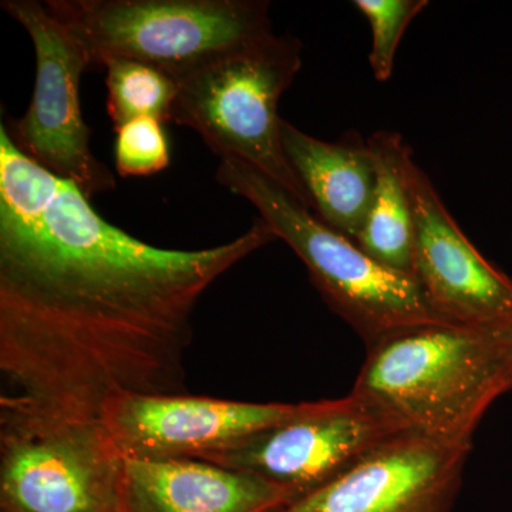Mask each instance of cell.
<instances>
[{
    "instance_id": "11",
    "label": "cell",
    "mask_w": 512,
    "mask_h": 512,
    "mask_svg": "<svg viewBox=\"0 0 512 512\" xmlns=\"http://www.w3.org/2000/svg\"><path fill=\"white\" fill-rule=\"evenodd\" d=\"M296 404L212 397L124 396L101 421L124 460H204L292 416Z\"/></svg>"
},
{
    "instance_id": "5",
    "label": "cell",
    "mask_w": 512,
    "mask_h": 512,
    "mask_svg": "<svg viewBox=\"0 0 512 512\" xmlns=\"http://www.w3.org/2000/svg\"><path fill=\"white\" fill-rule=\"evenodd\" d=\"M301 40L272 35L178 80L170 123L191 128L215 156L261 171L312 210L282 146L279 101L302 69Z\"/></svg>"
},
{
    "instance_id": "3",
    "label": "cell",
    "mask_w": 512,
    "mask_h": 512,
    "mask_svg": "<svg viewBox=\"0 0 512 512\" xmlns=\"http://www.w3.org/2000/svg\"><path fill=\"white\" fill-rule=\"evenodd\" d=\"M215 180L254 205L276 239L288 244L308 268L323 301L356 330L366 346L407 326L444 322L413 276L379 264L268 175L225 158Z\"/></svg>"
},
{
    "instance_id": "13",
    "label": "cell",
    "mask_w": 512,
    "mask_h": 512,
    "mask_svg": "<svg viewBox=\"0 0 512 512\" xmlns=\"http://www.w3.org/2000/svg\"><path fill=\"white\" fill-rule=\"evenodd\" d=\"M282 146L320 221L355 241L376 185V157L356 133L330 143L282 119Z\"/></svg>"
},
{
    "instance_id": "17",
    "label": "cell",
    "mask_w": 512,
    "mask_h": 512,
    "mask_svg": "<svg viewBox=\"0 0 512 512\" xmlns=\"http://www.w3.org/2000/svg\"><path fill=\"white\" fill-rule=\"evenodd\" d=\"M170 161V141L160 120L143 117L116 128L114 167L120 177H150Z\"/></svg>"
},
{
    "instance_id": "18",
    "label": "cell",
    "mask_w": 512,
    "mask_h": 512,
    "mask_svg": "<svg viewBox=\"0 0 512 512\" xmlns=\"http://www.w3.org/2000/svg\"><path fill=\"white\" fill-rule=\"evenodd\" d=\"M500 332L501 340H503L505 350H507L508 360L512 370V319L510 322L505 323L501 328H497Z\"/></svg>"
},
{
    "instance_id": "14",
    "label": "cell",
    "mask_w": 512,
    "mask_h": 512,
    "mask_svg": "<svg viewBox=\"0 0 512 512\" xmlns=\"http://www.w3.org/2000/svg\"><path fill=\"white\" fill-rule=\"evenodd\" d=\"M367 141L376 157V185L355 242L379 264L413 276L414 217L404 175L410 147L392 131H379Z\"/></svg>"
},
{
    "instance_id": "6",
    "label": "cell",
    "mask_w": 512,
    "mask_h": 512,
    "mask_svg": "<svg viewBox=\"0 0 512 512\" xmlns=\"http://www.w3.org/2000/svg\"><path fill=\"white\" fill-rule=\"evenodd\" d=\"M124 466L101 420H0V512H120Z\"/></svg>"
},
{
    "instance_id": "15",
    "label": "cell",
    "mask_w": 512,
    "mask_h": 512,
    "mask_svg": "<svg viewBox=\"0 0 512 512\" xmlns=\"http://www.w3.org/2000/svg\"><path fill=\"white\" fill-rule=\"evenodd\" d=\"M103 67L106 69L107 114L114 130L143 117L170 123L178 93L174 77L136 60L113 59Z\"/></svg>"
},
{
    "instance_id": "16",
    "label": "cell",
    "mask_w": 512,
    "mask_h": 512,
    "mask_svg": "<svg viewBox=\"0 0 512 512\" xmlns=\"http://www.w3.org/2000/svg\"><path fill=\"white\" fill-rule=\"evenodd\" d=\"M355 8L365 16L372 30L369 64L377 82L392 77L400 40L410 22L429 6L427 0H355Z\"/></svg>"
},
{
    "instance_id": "8",
    "label": "cell",
    "mask_w": 512,
    "mask_h": 512,
    "mask_svg": "<svg viewBox=\"0 0 512 512\" xmlns=\"http://www.w3.org/2000/svg\"><path fill=\"white\" fill-rule=\"evenodd\" d=\"M403 431L409 430L376 404L350 392L342 399L296 404L288 419L204 461L264 478L282 488L292 503Z\"/></svg>"
},
{
    "instance_id": "4",
    "label": "cell",
    "mask_w": 512,
    "mask_h": 512,
    "mask_svg": "<svg viewBox=\"0 0 512 512\" xmlns=\"http://www.w3.org/2000/svg\"><path fill=\"white\" fill-rule=\"evenodd\" d=\"M90 66L136 60L175 80L275 35L266 0H46Z\"/></svg>"
},
{
    "instance_id": "1",
    "label": "cell",
    "mask_w": 512,
    "mask_h": 512,
    "mask_svg": "<svg viewBox=\"0 0 512 512\" xmlns=\"http://www.w3.org/2000/svg\"><path fill=\"white\" fill-rule=\"evenodd\" d=\"M276 241L168 249L116 227L25 156L0 121V420H101L124 396L185 394L192 316L229 269Z\"/></svg>"
},
{
    "instance_id": "2",
    "label": "cell",
    "mask_w": 512,
    "mask_h": 512,
    "mask_svg": "<svg viewBox=\"0 0 512 512\" xmlns=\"http://www.w3.org/2000/svg\"><path fill=\"white\" fill-rule=\"evenodd\" d=\"M511 389L510 360L498 329L426 322L370 343L352 392L406 430L473 446L485 412Z\"/></svg>"
},
{
    "instance_id": "7",
    "label": "cell",
    "mask_w": 512,
    "mask_h": 512,
    "mask_svg": "<svg viewBox=\"0 0 512 512\" xmlns=\"http://www.w3.org/2000/svg\"><path fill=\"white\" fill-rule=\"evenodd\" d=\"M0 6L26 30L36 55L32 100L19 120L5 121L10 138L40 167L73 183L92 200L113 191L116 178L90 147L92 130L80 104V80L90 59L82 43L45 2L2 0Z\"/></svg>"
},
{
    "instance_id": "9",
    "label": "cell",
    "mask_w": 512,
    "mask_h": 512,
    "mask_svg": "<svg viewBox=\"0 0 512 512\" xmlns=\"http://www.w3.org/2000/svg\"><path fill=\"white\" fill-rule=\"evenodd\" d=\"M414 217L413 276L444 322L497 329L512 319V281L471 244L414 161L404 157Z\"/></svg>"
},
{
    "instance_id": "12",
    "label": "cell",
    "mask_w": 512,
    "mask_h": 512,
    "mask_svg": "<svg viewBox=\"0 0 512 512\" xmlns=\"http://www.w3.org/2000/svg\"><path fill=\"white\" fill-rule=\"evenodd\" d=\"M264 478L204 460H126L120 512H274L289 503Z\"/></svg>"
},
{
    "instance_id": "10",
    "label": "cell",
    "mask_w": 512,
    "mask_h": 512,
    "mask_svg": "<svg viewBox=\"0 0 512 512\" xmlns=\"http://www.w3.org/2000/svg\"><path fill=\"white\" fill-rule=\"evenodd\" d=\"M471 446L403 431L274 512H451Z\"/></svg>"
}]
</instances>
